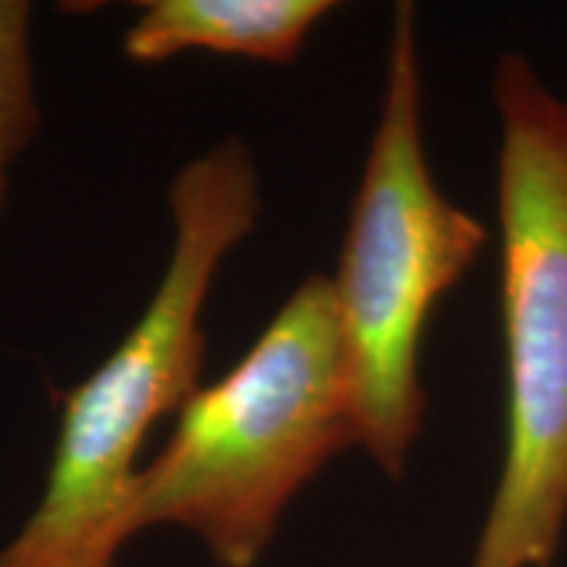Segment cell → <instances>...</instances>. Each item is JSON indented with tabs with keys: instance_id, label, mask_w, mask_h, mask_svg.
Segmentation results:
<instances>
[{
	"instance_id": "obj_1",
	"label": "cell",
	"mask_w": 567,
	"mask_h": 567,
	"mask_svg": "<svg viewBox=\"0 0 567 567\" xmlns=\"http://www.w3.org/2000/svg\"><path fill=\"white\" fill-rule=\"evenodd\" d=\"M166 200L174 245L158 287L109 358L63 394L45 492L0 547V567H113L134 536L140 450L200 389L213 279L258 224L252 153L239 137L216 142L184 163Z\"/></svg>"
},
{
	"instance_id": "obj_2",
	"label": "cell",
	"mask_w": 567,
	"mask_h": 567,
	"mask_svg": "<svg viewBox=\"0 0 567 567\" xmlns=\"http://www.w3.org/2000/svg\"><path fill=\"white\" fill-rule=\"evenodd\" d=\"M358 446L350 363L329 276H308L216 384L176 413L140 471L132 534L176 526L221 567H255L292 499Z\"/></svg>"
},
{
	"instance_id": "obj_3",
	"label": "cell",
	"mask_w": 567,
	"mask_h": 567,
	"mask_svg": "<svg viewBox=\"0 0 567 567\" xmlns=\"http://www.w3.org/2000/svg\"><path fill=\"white\" fill-rule=\"evenodd\" d=\"M486 243V226L452 203L431 174L417 11L402 0L389 30L379 122L331 279L358 446L394 481L405 476L423 431L425 323Z\"/></svg>"
},
{
	"instance_id": "obj_4",
	"label": "cell",
	"mask_w": 567,
	"mask_h": 567,
	"mask_svg": "<svg viewBox=\"0 0 567 567\" xmlns=\"http://www.w3.org/2000/svg\"><path fill=\"white\" fill-rule=\"evenodd\" d=\"M492 101L505 457L471 567H551L567 526V101L517 51L496 59Z\"/></svg>"
},
{
	"instance_id": "obj_5",
	"label": "cell",
	"mask_w": 567,
	"mask_h": 567,
	"mask_svg": "<svg viewBox=\"0 0 567 567\" xmlns=\"http://www.w3.org/2000/svg\"><path fill=\"white\" fill-rule=\"evenodd\" d=\"M124 32L122 51L134 63H163L182 53L237 55L292 63L331 0H145Z\"/></svg>"
},
{
	"instance_id": "obj_6",
	"label": "cell",
	"mask_w": 567,
	"mask_h": 567,
	"mask_svg": "<svg viewBox=\"0 0 567 567\" xmlns=\"http://www.w3.org/2000/svg\"><path fill=\"white\" fill-rule=\"evenodd\" d=\"M30 19L32 6L27 0H0V216L9 203L13 161L40 130Z\"/></svg>"
}]
</instances>
